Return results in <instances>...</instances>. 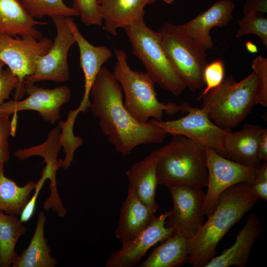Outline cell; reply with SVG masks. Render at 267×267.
<instances>
[{"label":"cell","mask_w":267,"mask_h":267,"mask_svg":"<svg viewBox=\"0 0 267 267\" xmlns=\"http://www.w3.org/2000/svg\"><path fill=\"white\" fill-rule=\"evenodd\" d=\"M90 96L89 110L99 119L101 133L123 156L139 145L161 143L165 138L167 134L159 127L138 121L126 109L121 86L106 67L97 75Z\"/></svg>","instance_id":"1"},{"label":"cell","mask_w":267,"mask_h":267,"mask_svg":"<svg viewBox=\"0 0 267 267\" xmlns=\"http://www.w3.org/2000/svg\"><path fill=\"white\" fill-rule=\"evenodd\" d=\"M258 198L248 182H241L225 190L217 206L190 241L188 262L203 267L215 256L218 244L256 204Z\"/></svg>","instance_id":"2"},{"label":"cell","mask_w":267,"mask_h":267,"mask_svg":"<svg viewBox=\"0 0 267 267\" xmlns=\"http://www.w3.org/2000/svg\"><path fill=\"white\" fill-rule=\"evenodd\" d=\"M206 147L181 135H173L166 145L152 152L156 159L158 185L207 186Z\"/></svg>","instance_id":"3"},{"label":"cell","mask_w":267,"mask_h":267,"mask_svg":"<svg viewBox=\"0 0 267 267\" xmlns=\"http://www.w3.org/2000/svg\"><path fill=\"white\" fill-rule=\"evenodd\" d=\"M115 53L116 62L113 73L122 88L124 105L136 120L142 123L150 119L160 121L164 113L172 115L180 111L179 105L175 103L158 100L155 83L146 72L131 68L124 50L116 49Z\"/></svg>","instance_id":"4"},{"label":"cell","mask_w":267,"mask_h":267,"mask_svg":"<svg viewBox=\"0 0 267 267\" xmlns=\"http://www.w3.org/2000/svg\"><path fill=\"white\" fill-rule=\"evenodd\" d=\"M258 79L253 71L240 82L231 76L203 95L202 107L218 126L231 129L240 124L255 103Z\"/></svg>","instance_id":"5"},{"label":"cell","mask_w":267,"mask_h":267,"mask_svg":"<svg viewBox=\"0 0 267 267\" xmlns=\"http://www.w3.org/2000/svg\"><path fill=\"white\" fill-rule=\"evenodd\" d=\"M123 29L131 44L133 54L140 60L154 82L175 95H180L186 85L168 57L157 32L149 28L144 18Z\"/></svg>","instance_id":"6"},{"label":"cell","mask_w":267,"mask_h":267,"mask_svg":"<svg viewBox=\"0 0 267 267\" xmlns=\"http://www.w3.org/2000/svg\"><path fill=\"white\" fill-rule=\"evenodd\" d=\"M157 32L168 57L186 88L193 91L203 88L207 64L206 50L178 25L166 23Z\"/></svg>","instance_id":"7"},{"label":"cell","mask_w":267,"mask_h":267,"mask_svg":"<svg viewBox=\"0 0 267 267\" xmlns=\"http://www.w3.org/2000/svg\"><path fill=\"white\" fill-rule=\"evenodd\" d=\"M52 44L48 38L38 40L32 36L21 38L0 35V60L19 79L13 100H19L25 94V79L36 71L40 58L47 53Z\"/></svg>","instance_id":"8"},{"label":"cell","mask_w":267,"mask_h":267,"mask_svg":"<svg viewBox=\"0 0 267 267\" xmlns=\"http://www.w3.org/2000/svg\"><path fill=\"white\" fill-rule=\"evenodd\" d=\"M180 111L186 114L178 119L164 121L150 119L167 134L181 135L197 142L206 148L216 150L224 157V144L231 129L222 128L208 117L201 108L192 107L187 103L179 105Z\"/></svg>","instance_id":"9"},{"label":"cell","mask_w":267,"mask_h":267,"mask_svg":"<svg viewBox=\"0 0 267 267\" xmlns=\"http://www.w3.org/2000/svg\"><path fill=\"white\" fill-rule=\"evenodd\" d=\"M206 153L208 189L205 194L204 213L208 217L215 210L225 190L236 184L252 181L255 168L229 159L212 148H207Z\"/></svg>","instance_id":"10"},{"label":"cell","mask_w":267,"mask_h":267,"mask_svg":"<svg viewBox=\"0 0 267 267\" xmlns=\"http://www.w3.org/2000/svg\"><path fill=\"white\" fill-rule=\"evenodd\" d=\"M173 203L165 225L174 234L192 240L198 233L204 219L205 193L202 188L181 185L168 187Z\"/></svg>","instance_id":"11"},{"label":"cell","mask_w":267,"mask_h":267,"mask_svg":"<svg viewBox=\"0 0 267 267\" xmlns=\"http://www.w3.org/2000/svg\"><path fill=\"white\" fill-rule=\"evenodd\" d=\"M51 18L56 30L52 44L47 53L38 61L34 74L26 77L25 84H35L44 81L63 83L69 79L67 56L76 41L66 22V17L54 16Z\"/></svg>","instance_id":"12"},{"label":"cell","mask_w":267,"mask_h":267,"mask_svg":"<svg viewBox=\"0 0 267 267\" xmlns=\"http://www.w3.org/2000/svg\"><path fill=\"white\" fill-rule=\"evenodd\" d=\"M25 92L28 96L24 99L10 100L1 104L0 114L17 115L20 111L33 110L44 120L53 124L60 119L61 106L69 100L71 95L70 89L66 86L48 89L28 83L25 84Z\"/></svg>","instance_id":"13"},{"label":"cell","mask_w":267,"mask_h":267,"mask_svg":"<svg viewBox=\"0 0 267 267\" xmlns=\"http://www.w3.org/2000/svg\"><path fill=\"white\" fill-rule=\"evenodd\" d=\"M170 212L155 217L144 229L121 248L112 253L105 263L106 267H131L137 264L152 247L174 234L165 225Z\"/></svg>","instance_id":"14"},{"label":"cell","mask_w":267,"mask_h":267,"mask_svg":"<svg viewBox=\"0 0 267 267\" xmlns=\"http://www.w3.org/2000/svg\"><path fill=\"white\" fill-rule=\"evenodd\" d=\"M66 20L78 44L80 66L85 77L84 92L81 103L77 109L69 112V115L76 119L79 112L86 113L89 109L91 87L103 65L111 58L112 52L106 46H94L90 44L81 34L72 18L66 17Z\"/></svg>","instance_id":"15"},{"label":"cell","mask_w":267,"mask_h":267,"mask_svg":"<svg viewBox=\"0 0 267 267\" xmlns=\"http://www.w3.org/2000/svg\"><path fill=\"white\" fill-rule=\"evenodd\" d=\"M60 134L61 129L57 126L49 132L44 143L38 146L17 150L15 152V156L21 161L35 155L44 158L46 163L44 168L50 175V194L44 203V208L46 211L51 209L56 212L59 217H63L66 214V210L59 196L56 178V172L62 166L63 161L61 159H57L58 153L62 147L60 142Z\"/></svg>","instance_id":"16"},{"label":"cell","mask_w":267,"mask_h":267,"mask_svg":"<svg viewBox=\"0 0 267 267\" xmlns=\"http://www.w3.org/2000/svg\"><path fill=\"white\" fill-rule=\"evenodd\" d=\"M234 8L231 0H219L193 19L178 25L206 50L213 46L210 31L214 27L227 25L233 18Z\"/></svg>","instance_id":"17"},{"label":"cell","mask_w":267,"mask_h":267,"mask_svg":"<svg viewBox=\"0 0 267 267\" xmlns=\"http://www.w3.org/2000/svg\"><path fill=\"white\" fill-rule=\"evenodd\" d=\"M262 230L258 215L255 213L248 215L246 222L239 231L233 244L213 258L205 267H245L252 247Z\"/></svg>","instance_id":"18"},{"label":"cell","mask_w":267,"mask_h":267,"mask_svg":"<svg viewBox=\"0 0 267 267\" xmlns=\"http://www.w3.org/2000/svg\"><path fill=\"white\" fill-rule=\"evenodd\" d=\"M155 217V214L129 185L127 197L121 207L115 236L124 244L144 229Z\"/></svg>","instance_id":"19"},{"label":"cell","mask_w":267,"mask_h":267,"mask_svg":"<svg viewBox=\"0 0 267 267\" xmlns=\"http://www.w3.org/2000/svg\"><path fill=\"white\" fill-rule=\"evenodd\" d=\"M156 0H97L101 12L103 29L113 36L118 28L143 19L146 5Z\"/></svg>","instance_id":"20"},{"label":"cell","mask_w":267,"mask_h":267,"mask_svg":"<svg viewBox=\"0 0 267 267\" xmlns=\"http://www.w3.org/2000/svg\"><path fill=\"white\" fill-rule=\"evenodd\" d=\"M47 24L32 17L19 0H0V35L32 36L40 40L43 37L35 26Z\"/></svg>","instance_id":"21"},{"label":"cell","mask_w":267,"mask_h":267,"mask_svg":"<svg viewBox=\"0 0 267 267\" xmlns=\"http://www.w3.org/2000/svg\"><path fill=\"white\" fill-rule=\"evenodd\" d=\"M263 129L259 125L245 124L240 130L231 132L224 144V157L248 166L257 167L258 144Z\"/></svg>","instance_id":"22"},{"label":"cell","mask_w":267,"mask_h":267,"mask_svg":"<svg viewBox=\"0 0 267 267\" xmlns=\"http://www.w3.org/2000/svg\"><path fill=\"white\" fill-rule=\"evenodd\" d=\"M130 185L139 199L154 214L159 208L155 200L158 185L156 159L153 152L133 164L127 171Z\"/></svg>","instance_id":"23"},{"label":"cell","mask_w":267,"mask_h":267,"mask_svg":"<svg viewBox=\"0 0 267 267\" xmlns=\"http://www.w3.org/2000/svg\"><path fill=\"white\" fill-rule=\"evenodd\" d=\"M46 218L43 212L39 214L36 228L28 246L13 258L12 267H54L57 261L50 255L51 249L44 237Z\"/></svg>","instance_id":"24"},{"label":"cell","mask_w":267,"mask_h":267,"mask_svg":"<svg viewBox=\"0 0 267 267\" xmlns=\"http://www.w3.org/2000/svg\"><path fill=\"white\" fill-rule=\"evenodd\" d=\"M191 240L174 234L154 248L140 267H174L188 261Z\"/></svg>","instance_id":"25"},{"label":"cell","mask_w":267,"mask_h":267,"mask_svg":"<svg viewBox=\"0 0 267 267\" xmlns=\"http://www.w3.org/2000/svg\"><path fill=\"white\" fill-rule=\"evenodd\" d=\"M3 164H0V212L20 216L29 201L36 183L29 181L19 186L4 176Z\"/></svg>","instance_id":"26"},{"label":"cell","mask_w":267,"mask_h":267,"mask_svg":"<svg viewBox=\"0 0 267 267\" xmlns=\"http://www.w3.org/2000/svg\"><path fill=\"white\" fill-rule=\"evenodd\" d=\"M27 228L17 216L0 212V267H11L19 238L25 234Z\"/></svg>","instance_id":"27"},{"label":"cell","mask_w":267,"mask_h":267,"mask_svg":"<svg viewBox=\"0 0 267 267\" xmlns=\"http://www.w3.org/2000/svg\"><path fill=\"white\" fill-rule=\"evenodd\" d=\"M28 13L33 18L47 16L72 17L79 16L72 7L65 4L63 0H19Z\"/></svg>","instance_id":"28"},{"label":"cell","mask_w":267,"mask_h":267,"mask_svg":"<svg viewBox=\"0 0 267 267\" xmlns=\"http://www.w3.org/2000/svg\"><path fill=\"white\" fill-rule=\"evenodd\" d=\"M236 37L255 35L267 47V19L261 13H254L244 16L239 22Z\"/></svg>","instance_id":"29"},{"label":"cell","mask_w":267,"mask_h":267,"mask_svg":"<svg viewBox=\"0 0 267 267\" xmlns=\"http://www.w3.org/2000/svg\"><path fill=\"white\" fill-rule=\"evenodd\" d=\"M72 7L86 26H102L103 20L97 0H73Z\"/></svg>","instance_id":"30"},{"label":"cell","mask_w":267,"mask_h":267,"mask_svg":"<svg viewBox=\"0 0 267 267\" xmlns=\"http://www.w3.org/2000/svg\"><path fill=\"white\" fill-rule=\"evenodd\" d=\"M251 67L258 77V83L255 103L267 106V59L258 56L252 61Z\"/></svg>","instance_id":"31"},{"label":"cell","mask_w":267,"mask_h":267,"mask_svg":"<svg viewBox=\"0 0 267 267\" xmlns=\"http://www.w3.org/2000/svg\"><path fill=\"white\" fill-rule=\"evenodd\" d=\"M224 78V66L222 60L217 59L208 64L205 66L203 72V79L205 89L199 95L198 99L210 90L219 86Z\"/></svg>","instance_id":"32"},{"label":"cell","mask_w":267,"mask_h":267,"mask_svg":"<svg viewBox=\"0 0 267 267\" xmlns=\"http://www.w3.org/2000/svg\"><path fill=\"white\" fill-rule=\"evenodd\" d=\"M250 188L258 199L267 201V162L260 164L255 168L252 181L248 183Z\"/></svg>","instance_id":"33"},{"label":"cell","mask_w":267,"mask_h":267,"mask_svg":"<svg viewBox=\"0 0 267 267\" xmlns=\"http://www.w3.org/2000/svg\"><path fill=\"white\" fill-rule=\"evenodd\" d=\"M4 63L0 60V105L9 99L11 92L15 89L19 79L8 67L4 69Z\"/></svg>","instance_id":"34"},{"label":"cell","mask_w":267,"mask_h":267,"mask_svg":"<svg viewBox=\"0 0 267 267\" xmlns=\"http://www.w3.org/2000/svg\"><path fill=\"white\" fill-rule=\"evenodd\" d=\"M9 115L0 114V164H4L9 159L8 136L11 135V121Z\"/></svg>","instance_id":"35"},{"label":"cell","mask_w":267,"mask_h":267,"mask_svg":"<svg viewBox=\"0 0 267 267\" xmlns=\"http://www.w3.org/2000/svg\"><path fill=\"white\" fill-rule=\"evenodd\" d=\"M41 178L36 182L34 189V193L31 196L22 213L20 215V220L23 222H27L33 217L35 213L36 202L39 193L47 179H50V175L43 169L41 173Z\"/></svg>","instance_id":"36"},{"label":"cell","mask_w":267,"mask_h":267,"mask_svg":"<svg viewBox=\"0 0 267 267\" xmlns=\"http://www.w3.org/2000/svg\"><path fill=\"white\" fill-rule=\"evenodd\" d=\"M243 11L244 15L254 13H266L267 0H246Z\"/></svg>","instance_id":"37"},{"label":"cell","mask_w":267,"mask_h":267,"mask_svg":"<svg viewBox=\"0 0 267 267\" xmlns=\"http://www.w3.org/2000/svg\"><path fill=\"white\" fill-rule=\"evenodd\" d=\"M258 158L261 162L267 160V129H263L258 144Z\"/></svg>","instance_id":"38"},{"label":"cell","mask_w":267,"mask_h":267,"mask_svg":"<svg viewBox=\"0 0 267 267\" xmlns=\"http://www.w3.org/2000/svg\"><path fill=\"white\" fill-rule=\"evenodd\" d=\"M245 47L247 50L251 53H257L258 52V48L256 44L251 42L248 41L245 44Z\"/></svg>","instance_id":"39"},{"label":"cell","mask_w":267,"mask_h":267,"mask_svg":"<svg viewBox=\"0 0 267 267\" xmlns=\"http://www.w3.org/2000/svg\"><path fill=\"white\" fill-rule=\"evenodd\" d=\"M162 0L166 3L170 4L172 3L173 2H174L175 0Z\"/></svg>","instance_id":"40"}]
</instances>
